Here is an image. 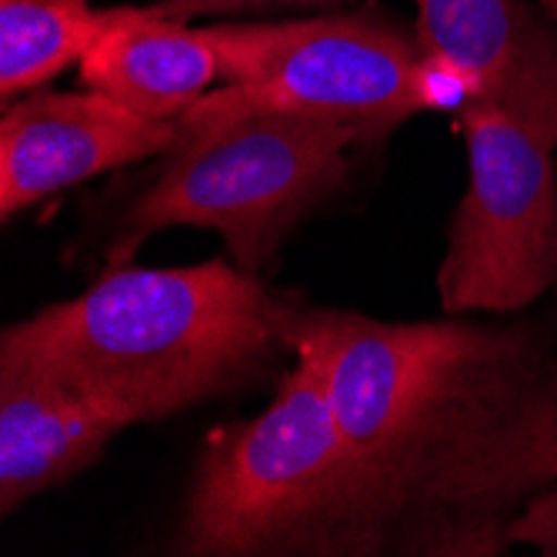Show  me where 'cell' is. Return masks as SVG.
Listing matches in <instances>:
<instances>
[{"mask_svg":"<svg viewBox=\"0 0 557 557\" xmlns=\"http://www.w3.org/2000/svg\"><path fill=\"white\" fill-rule=\"evenodd\" d=\"M287 341L321 368L397 521L394 554H508L557 484V361L531 327L297 308Z\"/></svg>","mask_w":557,"mask_h":557,"instance_id":"1","label":"cell"},{"mask_svg":"<svg viewBox=\"0 0 557 557\" xmlns=\"http://www.w3.org/2000/svg\"><path fill=\"white\" fill-rule=\"evenodd\" d=\"M300 304L237 264L108 268L87 290L47 304L0 337V368L61 381L127 428L168 421L258 384Z\"/></svg>","mask_w":557,"mask_h":557,"instance_id":"2","label":"cell"},{"mask_svg":"<svg viewBox=\"0 0 557 557\" xmlns=\"http://www.w3.org/2000/svg\"><path fill=\"white\" fill-rule=\"evenodd\" d=\"M168 550L181 557L397 550V521L350 447L327 381L308 354H290L261 414L205 437Z\"/></svg>","mask_w":557,"mask_h":557,"instance_id":"3","label":"cell"},{"mask_svg":"<svg viewBox=\"0 0 557 557\" xmlns=\"http://www.w3.org/2000/svg\"><path fill=\"white\" fill-rule=\"evenodd\" d=\"M221 84L177 117V127H208L240 114H294L381 140L431 108H465L468 87L431 61L418 34L377 11L211 21Z\"/></svg>","mask_w":557,"mask_h":557,"instance_id":"4","label":"cell"},{"mask_svg":"<svg viewBox=\"0 0 557 557\" xmlns=\"http://www.w3.org/2000/svg\"><path fill=\"white\" fill-rule=\"evenodd\" d=\"M358 131L294 114H240L208 127H177L164 168L114 224L108 268L171 227L214 231L244 274L264 277L284 237L347 177Z\"/></svg>","mask_w":557,"mask_h":557,"instance_id":"5","label":"cell"},{"mask_svg":"<svg viewBox=\"0 0 557 557\" xmlns=\"http://www.w3.org/2000/svg\"><path fill=\"white\" fill-rule=\"evenodd\" d=\"M468 187L447 221L437 300L447 314H511L557 290V164L547 137L468 100Z\"/></svg>","mask_w":557,"mask_h":557,"instance_id":"6","label":"cell"},{"mask_svg":"<svg viewBox=\"0 0 557 557\" xmlns=\"http://www.w3.org/2000/svg\"><path fill=\"white\" fill-rule=\"evenodd\" d=\"M177 121L144 117L100 90H30L0 117V218L74 184L137 161L164 158Z\"/></svg>","mask_w":557,"mask_h":557,"instance_id":"7","label":"cell"},{"mask_svg":"<svg viewBox=\"0 0 557 557\" xmlns=\"http://www.w3.org/2000/svg\"><path fill=\"white\" fill-rule=\"evenodd\" d=\"M421 50L484 100L557 144V24L528 0H414Z\"/></svg>","mask_w":557,"mask_h":557,"instance_id":"8","label":"cell"},{"mask_svg":"<svg viewBox=\"0 0 557 557\" xmlns=\"http://www.w3.org/2000/svg\"><path fill=\"white\" fill-rule=\"evenodd\" d=\"M127 424L94 397L0 368V515L87 471Z\"/></svg>","mask_w":557,"mask_h":557,"instance_id":"9","label":"cell"},{"mask_svg":"<svg viewBox=\"0 0 557 557\" xmlns=\"http://www.w3.org/2000/svg\"><path fill=\"white\" fill-rule=\"evenodd\" d=\"M77 67L84 87L154 121H177L221 84V54L208 27L147 8H108L104 30Z\"/></svg>","mask_w":557,"mask_h":557,"instance_id":"10","label":"cell"},{"mask_svg":"<svg viewBox=\"0 0 557 557\" xmlns=\"http://www.w3.org/2000/svg\"><path fill=\"white\" fill-rule=\"evenodd\" d=\"M108 24L90 0H0V97L4 104L81 64Z\"/></svg>","mask_w":557,"mask_h":557,"instance_id":"11","label":"cell"},{"mask_svg":"<svg viewBox=\"0 0 557 557\" xmlns=\"http://www.w3.org/2000/svg\"><path fill=\"white\" fill-rule=\"evenodd\" d=\"M350 0H154L144 4L171 21H240V17H274L290 11H331L344 8Z\"/></svg>","mask_w":557,"mask_h":557,"instance_id":"12","label":"cell"},{"mask_svg":"<svg viewBox=\"0 0 557 557\" xmlns=\"http://www.w3.org/2000/svg\"><path fill=\"white\" fill-rule=\"evenodd\" d=\"M537 4H541V11L557 24V0H537Z\"/></svg>","mask_w":557,"mask_h":557,"instance_id":"13","label":"cell"}]
</instances>
